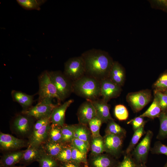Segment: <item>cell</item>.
Listing matches in <instances>:
<instances>
[{
	"instance_id": "obj_46",
	"label": "cell",
	"mask_w": 167,
	"mask_h": 167,
	"mask_svg": "<svg viewBox=\"0 0 167 167\" xmlns=\"http://www.w3.org/2000/svg\"><path fill=\"white\" fill-rule=\"evenodd\" d=\"M135 167H148L146 165V164H136Z\"/></svg>"
},
{
	"instance_id": "obj_8",
	"label": "cell",
	"mask_w": 167,
	"mask_h": 167,
	"mask_svg": "<svg viewBox=\"0 0 167 167\" xmlns=\"http://www.w3.org/2000/svg\"><path fill=\"white\" fill-rule=\"evenodd\" d=\"M153 136L152 132L148 131L143 138L132 151L131 154L136 164L146 163Z\"/></svg>"
},
{
	"instance_id": "obj_33",
	"label": "cell",
	"mask_w": 167,
	"mask_h": 167,
	"mask_svg": "<svg viewBox=\"0 0 167 167\" xmlns=\"http://www.w3.org/2000/svg\"><path fill=\"white\" fill-rule=\"evenodd\" d=\"M71 161L81 165H87L86 154L84 153L72 145H71Z\"/></svg>"
},
{
	"instance_id": "obj_21",
	"label": "cell",
	"mask_w": 167,
	"mask_h": 167,
	"mask_svg": "<svg viewBox=\"0 0 167 167\" xmlns=\"http://www.w3.org/2000/svg\"><path fill=\"white\" fill-rule=\"evenodd\" d=\"M93 156L90 160V167H115L119 163L107 155Z\"/></svg>"
},
{
	"instance_id": "obj_23",
	"label": "cell",
	"mask_w": 167,
	"mask_h": 167,
	"mask_svg": "<svg viewBox=\"0 0 167 167\" xmlns=\"http://www.w3.org/2000/svg\"><path fill=\"white\" fill-rule=\"evenodd\" d=\"M161 112L158 100L156 96L154 95L153 100L151 105L145 112L139 116L154 119L158 118Z\"/></svg>"
},
{
	"instance_id": "obj_42",
	"label": "cell",
	"mask_w": 167,
	"mask_h": 167,
	"mask_svg": "<svg viewBox=\"0 0 167 167\" xmlns=\"http://www.w3.org/2000/svg\"><path fill=\"white\" fill-rule=\"evenodd\" d=\"M144 117L139 116L132 119L127 122V124H131L134 131L145 125L146 121L145 120Z\"/></svg>"
},
{
	"instance_id": "obj_3",
	"label": "cell",
	"mask_w": 167,
	"mask_h": 167,
	"mask_svg": "<svg viewBox=\"0 0 167 167\" xmlns=\"http://www.w3.org/2000/svg\"><path fill=\"white\" fill-rule=\"evenodd\" d=\"M36 120L34 118L21 112L16 114L12 119L11 122V130L21 139L28 138L33 131Z\"/></svg>"
},
{
	"instance_id": "obj_39",
	"label": "cell",
	"mask_w": 167,
	"mask_h": 167,
	"mask_svg": "<svg viewBox=\"0 0 167 167\" xmlns=\"http://www.w3.org/2000/svg\"><path fill=\"white\" fill-rule=\"evenodd\" d=\"M154 95L156 97L162 111H167V95L164 92L154 90Z\"/></svg>"
},
{
	"instance_id": "obj_44",
	"label": "cell",
	"mask_w": 167,
	"mask_h": 167,
	"mask_svg": "<svg viewBox=\"0 0 167 167\" xmlns=\"http://www.w3.org/2000/svg\"><path fill=\"white\" fill-rule=\"evenodd\" d=\"M61 163V164L59 165V167H82L81 165L72 161Z\"/></svg>"
},
{
	"instance_id": "obj_22",
	"label": "cell",
	"mask_w": 167,
	"mask_h": 167,
	"mask_svg": "<svg viewBox=\"0 0 167 167\" xmlns=\"http://www.w3.org/2000/svg\"><path fill=\"white\" fill-rule=\"evenodd\" d=\"M42 146L45 152L54 158L66 146L61 143L54 142L48 140Z\"/></svg>"
},
{
	"instance_id": "obj_49",
	"label": "cell",
	"mask_w": 167,
	"mask_h": 167,
	"mask_svg": "<svg viewBox=\"0 0 167 167\" xmlns=\"http://www.w3.org/2000/svg\"><path fill=\"white\" fill-rule=\"evenodd\" d=\"M164 92L167 95V91Z\"/></svg>"
},
{
	"instance_id": "obj_31",
	"label": "cell",
	"mask_w": 167,
	"mask_h": 167,
	"mask_svg": "<svg viewBox=\"0 0 167 167\" xmlns=\"http://www.w3.org/2000/svg\"><path fill=\"white\" fill-rule=\"evenodd\" d=\"M37 161L39 163L40 167H59L58 161L45 152Z\"/></svg>"
},
{
	"instance_id": "obj_37",
	"label": "cell",
	"mask_w": 167,
	"mask_h": 167,
	"mask_svg": "<svg viewBox=\"0 0 167 167\" xmlns=\"http://www.w3.org/2000/svg\"><path fill=\"white\" fill-rule=\"evenodd\" d=\"M71 146H66L55 158L61 163L71 161Z\"/></svg>"
},
{
	"instance_id": "obj_38",
	"label": "cell",
	"mask_w": 167,
	"mask_h": 167,
	"mask_svg": "<svg viewBox=\"0 0 167 167\" xmlns=\"http://www.w3.org/2000/svg\"><path fill=\"white\" fill-rule=\"evenodd\" d=\"M71 145L86 154L90 147L89 142L77 139H74L72 141Z\"/></svg>"
},
{
	"instance_id": "obj_4",
	"label": "cell",
	"mask_w": 167,
	"mask_h": 167,
	"mask_svg": "<svg viewBox=\"0 0 167 167\" xmlns=\"http://www.w3.org/2000/svg\"><path fill=\"white\" fill-rule=\"evenodd\" d=\"M39 89L38 102L43 101L52 102L56 99L58 104L62 102L57 90L52 81L49 71H45L42 72L38 78Z\"/></svg>"
},
{
	"instance_id": "obj_12",
	"label": "cell",
	"mask_w": 167,
	"mask_h": 167,
	"mask_svg": "<svg viewBox=\"0 0 167 167\" xmlns=\"http://www.w3.org/2000/svg\"><path fill=\"white\" fill-rule=\"evenodd\" d=\"M124 138L113 134L105 135L103 137L105 151L113 156H118Z\"/></svg>"
},
{
	"instance_id": "obj_34",
	"label": "cell",
	"mask_w": 167,
	"mask_h": 167,
	"mask_svg": "<svg viewBox=\"0 0 167 167\" xmlns=\"http://www.w3.org/2000/svg\"><path fill=\"white\" fill-rule=\"evenodd\" d=\"M154 90L163 92L167 91V71L161 74L152 85Z\"/></svg>"
},
{
	"instance_id": "obj_32",
	"label": "cell",
	"mask_w": 167,
	"mask_h": 167,
	"mask_svg": "<svg viewBox=\"0 0 167 167\" xmlns=\"http://www.w3.org/2000/svg\"><path fill=\"white\" fill-rule=\"evenodd\" d=\"M62 127L51 124L49 131L48 140L54 142L61 143Z\"/></svg>"
},
{
	"instance_id": "obj_14",
	"label": "cell",
	"mask_w": 167,
	"mask_h": 167,
	"mask_svg": "<svg viewBox=\"0 0 167 167\" xmlns=\"http://www.w3.org/2000/svg\"><path fill=\"white\" fill-rule=\"evenodd\" d=\"M74 101L73 99H69L62 104L58 105L54 109L50 116L52 124L62 127L64 125L66 111Z\"/></svg>"
},
{
	"instance_id": "obj_2",
	"label": "cell",
	"mask_w": 167,
	"mask_h": 167,
	"mask_svg": "<svg viewBox=\"0 0 167 167\" xmlns=\"http://www.w3.org/2000/svg\"><path fill=\"white\" fill-rule=\"evenodd\" d=\"M73 92L86 100H92L99 98L101 96L100 81L85 75L73 82Z\"/></svg>"
},
{
	"instance_id": "obj_1",
	"label": "cell",
	"mask_w": 167,
	"mask_h": 167,
	"mask_svg": "<svg viewBox=\"0 0 167 167\" xmlns=\"http://www.w3.org/2000/svg\"><path fill=\"white\" fill-rule=\"evenodd\" d=\"M84 63L85 75L101 81L109 78L114 61L107 52L92 49L81 55Z\"/></svg>"
},
{
	"instance_id": "obj_10",
	"label": "cell",
	"mask_w": 167,
	"mask_h": 167,
	"mask_svg": "<svg viewBox=\"0 0 167 167\" xmlns=\"http://www.w3.org/2000/svg\"><path fill=\"white\" fill-rule=\"evenodd\" d=\"M28 145V141L16 138L10 134L0 133V148L2 151H16Z\"/></svg>"
},
{
	"instance_id": "obj_35",
	"label": "cell",
	"mask_w": 167,
	"mask_h": 167,
	"mask_svg": "<svg viewBox=\"0 0 167 167\" xmlns=\"http://www.w3.org/2000/svg\"><path fill=\"white\" fill-rule=\"evenodd\" d=\"M101 120L96 116L88 122L92 135V138L101 136L100 134V129L102 123Z\"/></svg>"
},
{
	"instance_id": "obj_50",
	"label": "cell",
	"mask_w": 167,
	"mask_h": 167,
	"mask_svg": "<svg viewBox=\"0 0 167 167\" xmlns=\"http://www.w3.org/2000/svg\"><path fill=\"white\" fill-rule=\"evenodd\" d=\"M85 167H88L87 166H87H85Z\"/></svg>"
},
{
	"instance_id": "obj_25",
	"label": "cell",
	"mask_w": 167,
	"mask_h": 167,
	"mask_svg": "<svg viewBox=\"0 0 167 167\" xmlns=\"http://www.w3.org/2000/svg\"><path fill=\"white\" fill-rule=\"evenodd\" d=\"M107 123L105 131V135L113 134L124 138L126 137V131L125 130L116 122L114 119L109 121Z\"/></svg>"
},
{
	"instance_id": "obj_26",
	"label": "cell",
	"mask_w": 167,
	"mask_h": 167,
	"mask_svg": "<svg viewBox=\"0 0 167 167\" xmlns=\"http://www.w3.org/2000/svg\"><path fill=\"white\" fill-rule=\"evenodd\" d=\"M158 118L160 126L156 138L163 140L167 138V111H162Z\"/></svg>"
},
{
	"instance_id": "obj_20",
	"label": "cell",
	"mask_w": 167,
	"mask_h": 167,
	"mask_svg": "<svg viewBox=\"0 0 167 167\" xmlns=\"http://www.w3.org/2000/svg\"><path fill=\"white\" fill-rule=\"evenodd\" d=\"M11 94L13 101L21 106L23 111L26 110L32 106L34 102L33 95L14 90H12Z\"/></svg>"
},
{
	"instance_id": "obj_15",
	"label": "cell",
	"mask_w": 167,
	"mask_h": 167,
	"mask_svg": "<svg viewBox=\"0 0 167 167\" xmlns=\"http://www.w3.org/2000/svg\"><path fill=\"white\" fill-rule=\"evenodd\" d=\"M51 122H49L40 129L33 131L28 138L29 144L35 146L40 147L48 139L49 131Z\"/></svg>"
},
{
	"instance_id": "obj_40",
	"label": "cell",
	"mask_w": 167,
	"mask_h": 167,
	"mask_svg": "<svg viewBox=\"0 0 167 167\" xmlns=\"http://www.w3.org/2000/svg\"><path fill=\"white\" fill-rule=\"evenodd\" d=\"M150 151L153 154H164L167 156V145L162 144L160 141L156 142Z\"/></svg>"
},
{
	"instance_id": "obj_45",
	"label": "cell",
	"mask_w": 167,
	"mask_h": 167,
	"mask_svg": "<svg viewBox=\"0 0 167 167\" xmlns=\"http://www.w3.org/2000/svg\"><path fill=\"white\" fill-rule=\"evenodd\" d=\"M160 8L167 12V1H161L158 2Z\"/></svg>"
},
{
	"instance_id": "obj_43",
	"label": "cell",
	"mask_w": 167,
	"mask_h": 167,
	"mask_svg": "<svg viewBox=\"0 0 167 167\" xmlns=\"http://www.w3.org/2000/svg\"><path fill=\"white\" fill-rule=\"evenodd\" d=\"M50 122V117L43 118L37 120L34 124L33 131H36L40 129Z\"/></svg>"
},
{
	"instance_id": "obj_30",
	"label": "cell",
	"mask_w": 167,
	"mask_h": 167,
	"mask_svg": "<svg viewBox=\"0 0 167 167\" xmlns=\"http://www.w3.org/2000/svg\"><path fill=\"white\" fill-rule=\"evenodd\" d=\"M74 125H64L62 127V139L61 143L65 144L67 143H71L74 139Z\"/></svg>"
},
{
	"instance_id": "obj_5",
	"label": "cell",
	"mask_w": 167,
	"mask_h": 167,
	"mask_svg": "<svg viewBox=\"0 0 167 167\" xmlns=\"http://www.w3.org/2000/svg\"><path fill=\"white\" fill-rule=\"evenodd\" d=\"M49 73L61 101H64L73 92V82L60 71H49Z\"/></svg>"
},
{
	"instance_id": "obj_17",
	"label": "cell",
	"mask_w": 167,
	"mask_h": 167,
	"mask_svg": "<svg viewBox=\"0 0 167 167\" xmlns=\"http://www.w3.org/2000/svg\"><path fill=\"white\" fill-rule=\"evenodd\" d=\"M44 152L42 146L36 147L29 144L19 163L26 166L37 161Z\"/></svg>"
},
{
	"instance_id": "obj_28",
	"label": "cell",
	"mask_w": 167,
	"mask_h": 167,
	"mask_svg": "<svg viewBox=\"0 0 167 167\" xmlns=\"http://www.w3.org/2000/svg\"><path fill=\"white\" fill-rule=\"evenodd\" d=\"M91 149L93 156L101 154L105 152L103 138L101 136L92 138Z\"/></svg>"
},
{
	"instance_id": "obj_48",
	"label": "cell",
	"mask_w": 167,
	"mask_h": 167,
	"mask_svg": "<svg viewBox=\"0 0 167 167\" xmlns=\"http://www.w3.org/2000/svg\"><path fill=\"white\" fill-rule=\"evenodd\" d=\"M164 167H167V161L165 164Z\"/></svg>"
},
{
	"instance_id": "obj_47",
	"label": "cell",
	"mask_w": 167,
	"mask_h": 167,
	"mask_svg": "<svg viewBox=\"0 0 167 167\" xmlns=\"http://www.w3.org/2000/svg\"><path fill=\"white\" fill-rule=\"evenodd\" d=\"M11 167H26L25 165L23 166H13Z\"/></svg>"
},
{
	"instance_id": "obj_41",
	"label": "cell",
	"mask_w": 167,
	"mask_h": 167,
	"mask_svg": "<svg viewBox=\"0 0 167 167\" xmlns=\"http://www.w3.org/2000/svg\"><path fill=\"white\" fill-rule=\"evenodd\" d=\"M136 165V164L131 153L125 154L122 161L119 162L115 167H135Z\"/></svg>"
},
{
	"instance_id": "obj_19",
	"label": "cell",
	"mask_w": 167,
	"mask_h": 167,
	"mask_svg": "<svg viewBox=\"0 0 167 167\" xmlns=\"http://www.w3.org/2000/svg\"><path fill=\"white\" fill-rule=\"evenodd\" d=\"M125 77L124 67L118 62L114 61L108 78L121 87L124 84Z\"/></svg>"
},
{
	"instance_id": "obj_13",
	"label": "cell",
	"mask_w": 167,
	"mask_h": 167,
	"mask_svg": "<svg viewBox=\"0 0 167 167\" xmlns=\"http://www.w3.org/2000/svg\"><path fill=\"white\" fill-rule=\"evenodd\" d=\"M86 100L79 107L77 115L79 123L86 125L96 116V112L91 102L88 100Z\"/></svg>"
},
{
	"instance_id": "obj_7",
	"label": "cell",
	"mask_w": 167,
	"mask_h": 167,
	"mask_svg": "<svg viewBox=\"0 0 167 167\" xmlns=\"http://www.w3.org/2000/svg\"><path fill=\"white\" fill-rule=\"evenodd\" d=\"M152 98L151 90L148 89L129 93L126 97L127 102L135 113L141 110L150 102Z\"/></svg>"
},
{
	"instance_id": "obj_16",
	"label": "cell",
	"mask_w": 167,
	"mask_h": 167,
	"mask_svg": "<svg viewBox=\"0 0 167 167\" xmlns=\"http://www.w3.org/2000/svg\"><path fill=\"white\" fill-rule=\"evenodd\" d=\"M89 100L91 102L95 108L96 116L101 120L102 123H108L109 121L113 119L110 114L109 105L108 102L102 99L99 98Z\"/></svg>"
},
{
	"instance_id": "obj_6",
	"label": "cell",
	"mask_w": 167,
	"mask_h": 167,
	"mask_svg": "<svg viewBox=\"0 0 167 167\" xmlns=\"http://www.w3.org/2000/svg\"><path fill=\"white\" fill-rule=\"evenodd\" d=\"M64 75L72 82L75 81L85 75L84 60L81 56L68 59L64 64Z\"/></svg>"
},
{
	"instance_id": "obj_11",
	"label": "cell",
	"mask_w": 167,
	"mask_h": 167,
	"mask_svg": "<svg viewBox=\"0 0 167 167\" xmlns=\"http://www.w3.org/2000/svg\"><path fill=\"white\" fill-rule=\"evenodd\" d=\"M101 96L104 101L108 102L110 99L117 98L121 94V87L109 78L100 81Z\"/></svg>"
},
{
	"instance_id": "obj_27",
	"label": "cell",
	"mask_w": 167,
	"mask_h": 167,
	"mask_svg": "<svg viewBox=\"0 0 167 167\" xmlns=\"http://www.w3.org/2000/svg\"><path fill=\"white\" fill-rule=\"evenodd\" d=\"M45 0H17L19 4L27 10L41 9V6L46 2Z\"/></svg>"
},
{
	"instance_id": "obj_24",
	"label": "cell",
	"mask_w": 167,
	"mask_h": 167,
	"mask_svg": "<svg viewBox=\"0 0 167 167\" xmlns=\"http://www.w3.org/2000/svg\"><path fill=\"white\" fill-rule=\"evenodd\" d=\"M74 125V139L90 142L92 136L86 125L79 123Z\"/></svg>"
},
{
	"instance_id": "obj_18",
	"label": "cell",
	"mask_w": 167,
	"mask_h": 167,
	"mask_svg": "<svg viewBox=\"0 0 167 167\" xmlns=\"http://www.w3.org/2000/svg\"><path fill=\"white\" fill-rule=\"evenodd\" d=\"M25 150L7 152L1 157L0 167H11L19 163L22 159Z\"/></svg>"
},
{
	"instance_id": "obj_29",
	"label": "cell",
	"mask_w": 167,
	"mask_h": 167,
	"mask_svg": "<svg viewBox=\"0 0 167 167\" xmlns=\"http://www.w3.org/2000/svg\"><path fill=\"white\" fill-rule=\"evenodd\" d=\"M143 125L141 127L134 131L130 143L125 151V154L131 153L135 147L141 137L145 133L144 126Z\"/></svg>"
},
{
	"instance_id": "obj_9",
	"label": "cell",
	"mask_w": 167,
	"mask_h": 167,
	"mask_svg": "<svg viewBox=\"0 0 167 167\" xmlns=\"http://www.w3.org/2000/svg\"><path fill=\"white\" fill-rule=\"evenodd\" d=\"M58 105H55L52 102L43 101L38 102L35 106L22 112L35 118L36 120L47 117H50L54 109Z\"/></svg>"
},
{
	"instance_id": "obj_36",
	"label": "cell",
	"mask_w": 167,
	"mask_h": 167,
	"mask_svg": "<svg viewBox=\"0 0 167 167\" xmlns=\"http://www.w3.org/2000/svg\"><path fill=\"white\" fill-rule=\"evenodd\" d=\"M114 114L115 117L121 121L126 120L129 117V112L126 107L122 104L117 105L115 106Z\"/></svg>"
}]
</instances>
